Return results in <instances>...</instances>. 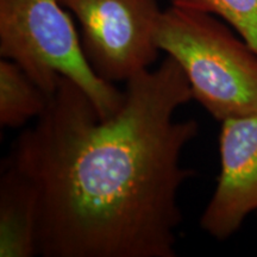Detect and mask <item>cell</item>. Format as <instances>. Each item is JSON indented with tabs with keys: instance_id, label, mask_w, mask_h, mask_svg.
I'll return each mask as SVG.
<instances>
[{
	"instance_id": "cell-1",
	"label": "cell",
	"mask_w": 257,
	"mask_h": 257,
	"mask_svg": "<svg viewBox=\"0 0 257 257\" xmlns=\"http://www.w3.org/2000/svg\"><path fill=\"white\" fill-rule=\"evenodd\" d=\"M124 93L120 110L102 118L61 78L36 124L15 142L6 161L38 195V255L176 256L178 195L193 174L181 155L199 125L174 115L193 99L191 86L167 56L128 80Z\"/></svg>"
},
{
	"instance_id": "cell-2",
	"label": "cell",
	"mask_w": 257,
	"mask_h": 257,
	"mask_svg": "<svg viewBox=\"0 0 257 257\" xmlns=\"http://www.w3.org/2000/svg\"><path fill=\"white\" fill-rule=\"evenodd\" d=\"M156 42L181 66L193 99L214 119L257 113V53L220 18L170 5Z\"/></svg>"
},
{
	"instance_id": "cell-3",
	"label": "cell",
	"mask_w": 257,
	"mask_h": 257,
	"mask_svg": "<svg viewBox=\"0 0 257 257\" xmlns=\"http://www.w3.org/2000/svg\"><path fill=\"white\" fill-rule=\"evenodd\" d=\"M69 14L60 0H0V55L17 63L48 96L61 78L69 79L102 118L112 117L125 93L89 66Z\"/></svg>"
},
{
	"instance_id": "cell-4",
	"label": "cell",
	"mask_w": 257,
	"mask_h": 257,
	"mask_svg": "<svg viewBox=\"0 0 257 257\" xmlns=\"http://www.w3.org/2000/svg\"><path fill=\"white\" fill-rule=\"evenodd\" d=\"M81 27L89 66L106 82H127L159 56V0H60Z\"/></svg>"
},
{
	"instance_id": "cell-5",
	"label": "cell",
	"mask_w": 257,
	"mask_h": 257,
	"mask_svg": "<svg viewBox=\"0 0 257 257\" xmlns=\"http://www.w3.org/2000/svg\"><path fill=\"white\" fill-rule=\"evenodd\" d=\"M220 174L201 216V227L226 239L257 210V113L221 121Z\"/></svg>"
},
{
	"instance_id": "cell-6",
	"label": "cell",
	"mask_w": 257,
	"mask_h": 257,
	"mask_svg": "<svg viewBox=\"0 0 257 257\" xmlns=\"http://www.w3.org/2000/svg\"><path fill=\"white\" fill-rule=\"evenodd\" d=\"M38 255V195L31 180L6 161L0 178V256Z\"/></svg>"
},
{
	"instance_id": "cell-7",
	"label": "cell",
	"mask_w": 257,
	"mask_h": 257,
	"mask_svg": "<svg viewBox=\"0 0 257 257\" xmlns=\"http://www.w3.org/2000/svg\"><path fill=\"white\" fill-rule=\"evenodd\" d=\"M49 96L14 61H0V124L19 127L46 110Z\"/></svg>"
},
{
	"instance_id": "cell-8",
	"label": "cell",
	"mask_w": 257,
	"mask_h": 257,
	"mask_svg": "<svg viewBox=\"0 0 257 257\" xmlns=\"http://www.w3.org/2000/svg\"><path fill=\"white\" fill-rule=\"evenodd\" d=\"M170 4L207 12L224 21L257 53V0H169Z\"/></svg>"
}]
</instances>
